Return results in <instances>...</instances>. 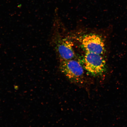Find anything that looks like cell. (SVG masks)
<instances>
[{"label": "cell", "mask_w": 127, "mask_h": 127, "mask_svg": "<svg viewBox=\"0 0 127 127\" xmlns=\"http://www.w3.org/2000/svg\"><path fill=\"white\" fill-rule=\"evenodd\" d=\"M60 69L66 77L74 83L82 84L84 77V67L75 59L60 61Z\"/></svg>", "instance_id": "1"}, {"label": "cell", "mask_w": 127, "mask_h": 127, "mask_svg": "<svg viewBox=\"0 0 127 127\" xmlns=\"http://www.w3.org/2000/svg\"><path fill=\"white\" fill-rule=\"evenodd\" d=\"M82 66L93 75H98L104 72L106 62L101 55L86 52L82 59Z\"/></svg>", "instance_id": "2"}, {"label": "cell", "mask_w": 127, "mask_h": 127, "mask_svg": "<svg viewBox=\"0 0 127 127\" xmlns=\"http://www.w3.org/2000/svg\"><path fill=\"white\" fill-rule=\"evenodd\" d=\"M73 46L72 41L67 38H63L59 40L56 47L60 61L75 59L76 56Z\"/></svg>", "instance_id": "4"}, {"label": "cell", "mask_w": 127, "mask_h": 127, "mask_svg": "<svg viewBox=\"0 0 127 127\" xmlns=\"http://www.w3.org/2000/svg\"><path fill=\"white\" fill-rule=\"evenodd\" d=\"M79 40L86 52L101 55L105 52L104 40L98 35L93 34L85 35L80 37Z\"/></svg>", "instance_id": "3"}]
</instances>
